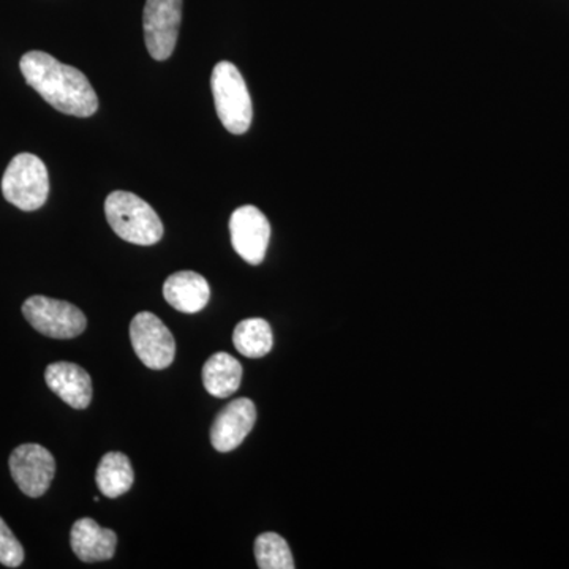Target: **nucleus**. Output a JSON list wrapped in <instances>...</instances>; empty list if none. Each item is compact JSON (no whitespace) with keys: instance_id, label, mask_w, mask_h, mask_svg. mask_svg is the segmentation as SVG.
<instances>
[{"instance_id":"1","label":"nucleus","mask_w":569,"mask_h":569,"mask_svg":"<svg viewBox=\"0 0 569 569\" xmlns=\"http://www.w3.org/2000/svg\"><path fill=\"white\" fill-rule=\"evenodd\" d=\"M22 74L29 86L63 114L89 118L99 99L82 71L66 66L43 51H29L21 58Z\"/></svg>"},{"instance_id":"2","label":"nucleus","mask_w":569,"mask_h":569,"mask_svg":"<svg viewBox=\"0 0 569 569\" xmlns=\"http://www.w3.org/2000/svg\"><path fill=\"white\" fill-rule=\"evenodd\" d=\"M104 216L116 234L137 246H153L163 238V223L151 204L138 194L116 190L104 201Z\"/></svg>"},{"instance_id":"3","label":"nucleus","mask_w":569,"mask_h":569,"mask_svg":"<svg viewBox=\"0 0 569 569\" xmlns=\"http://www.w3.org/2000/svg\"><path fill=\"white\" fill-rule=\"evenodd\" d=\"M213 102L224 129L244 134L252 126L253 107L244 77L231 62H219L211 78Z\"/></svg>"},{"instance_id":"4","label":"nucleus","mask_w":569,"mask_h":569,"mask_svg":"<svg viewBox=\"0 0 569 569\" xmlns=\"http://www.w3.org/2000/svg\"><path fill=\"white\" fill-rule=\"evenodd\" d=\"M2 193L9 203L26 212L37 211L47 203L50 176L39 157L18 153L3 173Z\"/></svg>"},{"instance_id":"5","label":"nucleus","mask_w":569,"mask_h":569,"mask_svg":"<svg viewBox=\"0 0 569 569\" xmlns=\"http://www.w3.org/2000/svg\"><path fill=\"white\" fill-rule=\"evenodd\" d=\"M22 313L36 331L51 339H73L88 326V318L77 306L47 296H31Z\"/></svg>"},{"instance_id":"6","label":"nucleus","mask_w":569,"mask_h":569,"mask_svg":"<svg viewBox=\"0 0 569 569\" xmlns=\"http://www.w3.org/2000/svg\"><path fill=\"white\" fill-rule=\"evenodd\" d=\"M134 353L146 367L163 370L173 365L176 340L167 325L151 312H141L130 323Z\"/></svg>"},{"instance_id":"7","label":"nucleus","mask_w":569,"mask_h":569,"mask_svg":"<svg viewBox=\"0 0 569 569\" xmlns=\"http://www.w3.org/2000/svg\"><path fill=\"white\" fill-rule=\"evenodd\" d=\"M182 0H148L142 14L146 48L156 61H167L178 43Z\"/></svg>"},{"instance_id":"8","label":"nucleus","mask_w":569,"mask_h":569,"mask_svg":"<svg viewBox=\"0 0 569 569\" xmlns=\"http://www.w3.org/2000/svg\"><path fill=\"white\" fill-rule=\"evenodd\" d=\"M10 471L18 488L31 498H39L50 489L56 475V460L40 445H21L11 452Z\"/></svg>"},{"instance_id":"9","label":"nucleus","mask_w":569,"mask_h":569,"mask_svg":"<svg viewBox=\"0 0 569 569\" xmlns=\"http://www.w3.org/2000/svg\"><path fill=\"white\" fill-rule=\"evenodd\" d=\"M231 244L236 253L249 264L263 263L271 239V224L260 209L242 206L230 219Z\"/></svg>"},{"instance_id":"10","label":"nucleus","mask_w":569,"mask_h":569,"mask_svg":"<svg viewBox=\"0 0 569 569\" xmlns=\"http://www.w3.org/2000/svg\"><path fill=\"white\" fill-rule=\"evenodd\" d=\"M257 422V407L247 397L236 399L217 415L211 427V443L219 452H230L238 448L252 432Z\"/></svg>"},{"instance_id":"11","label":"nucleus","mask_w":569,"mask_h":569,"mask_svg":"<svg viewBox=\"0 0 569 569\" xmlns=\"http://www.w3.org/2000/svg\"><path fill=\"white\" fill-rule=\"evenodd\" d=\"M44 380L51 391L74 410L91 406L92 380L82 367L73 362H54L47 367Z\"/></svg>"},{"instance_id":"12","label":"nucleus","mask_w":569,"mask_h":569,"mask_svg":"<svg viewBox=\"0 0 569 569\" xmlns=\"http://www.w3.org/2000/svg\"><path fill=\"white\" fill-rule=\"evenodd\" d=\"M70 545L74 556L84 563L111 560L116 553L118 535L103 529L93 519L77 520L71 527Z\"/></svg>"},{"instance_id":"13","label":"nucleus","mask_w":569,"mask_h":569,"mask_svg":"<svg viewBox=\"0 0 569 569\" xmlns=\"http://www.w3.org/2000/svg\"><path fill=\"white\" fill-rule=\"evenodd\" d=\"M168 305L182 313H197L208 306L211 288L203 276L193 271L174 272L163 283Z\"/></svg>"},{"instance_id":"14","label":"nucleus","mask_w":569,"mask_h":569,"mask_svg":"<svg viewBox=\"0 0 569 569\" xmlns=\"http://www.w3.org/2000/svg\"><path fill=\"white\" fill-rule=\"evenodd\" d=\"M242 366L234 356L216 353L206 361L203 383L206 391L217 399L233 396L241 387Z\"/></svg>"},{"instance_id":"15","label":"nucleus","mask_w":569,"mask_h":569,"mask_svg":"<svg viewBox=\"0 0 569 569\" xmlns=\"http://www.w3.org/2000/svg\"><path fill=\"white\" fill-rule=\"evenodd\" d=\"M96 481L104 497L118 498L129 492L134 481L130 459L122 452H108L97 467Z\"/></svg>"},{"instance_id":"16","label":"nucleus","mask_w":569,"mask_h":569,"mask_svg":"<svg viewBox=\"0 0 569 569\" xmlns=\"http://www.w3.org/2000/svg\"><path fill=\"white\" fill-rule=\"evenodd\" d=\"M236 350L250 359L263 358L274 346L271 326L263 318H249L236 326L233 332Z\"/></svg>"},{"instance_id":"17","label":"nucleus","mask_w":569,"mask_h":569,"mask_svg":"<svg viewBox=\"0 0 569 569\" xmlns=\"http://www.w3.org/2000/svg\"><path fill=\"white\" fill-rule=\"evenodd\" d=\"M254 559L261 569H295L290 546L280 535H260L254 541Z\"/></svg>"},{"instance_id":"18","label":"nucleus","mask_w":569,"mask_h":569,"mask_svg":"<svg viewBox=\"0 0 569 569\" xmlns=\"http://www.w3.org/2000/svg\"><path fill=\"white\" fill-rule=\"evenodd\" d=\"M24 561V549L9 529L6 520L0 518V563L7 568H18Z\"/></svg>"}]
</instances>
